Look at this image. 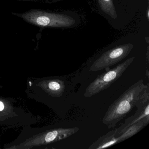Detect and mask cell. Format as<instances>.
<instances>
[{
    "mask_svg": "<svg viewBox=\"0 0 149 149\" xmlns=\"http://www.w3.org/2000/svg\"><path fill=\"white\" fill-rule=\"evenodd\" d=\"M146 86L143 79H140L129 87L109 106L103 118V124L108 129L115 128L118 123L136 107L140 93Z\"/></svg>",
    "mask_w": 149,
    "mask_h": 149,
    "instance_id": "cell-1",
    "label": "cell"
},
{
    "mask_svg": "<svg viewBox=\"0 0 149 149\" xmlns=\"http://www.w3.org/2000/svg\"><path fill=\"white\" fill-rule=\"evenodd\" d=\"M12 14L23 19L28 23L42 27H69L76 22L74 19L66 15L37 9H32L22 13H12Z\"/></svg>",
    "mask_w": 149,
    "mask_h": 149,
    "instance_id": "cell-2",
    "label": "cell"
},
{
    "mask_svg": "<svg viewBox=\"0 0 149 149\" xmlns=\"http://www.w3.org/2000/svg\"><path fill=\"white\" fill-rule=\"evenodd\" d=\"M135 57H130L113 68L105 70L102 73L91 83L85 89L84 96L90 97L109 88L122 76L134 61Z\"/></svg>",
    "mask_w": 149,
    "mask_h": 149,
    "instance_id": "cell-3",
    "label": "cell"
},
{
    "mask_svg": "<svg viewBox=\"0 0 149 149\" xmlns=\"http://www.w3.org/2000/svg\"><path fill=\"white\" fill-rule=\"evenodd\" d=\"M133 44L126 43L117 46L104 52L95 61L91 66L89 71L96 72L109 68L125 58L133 49Z\"/></svg>",
    "mask_w": 149,
    "mask_h": 149,
    "instance_id": "cell-4",
    "label": "cell"
},
{
    "mask_svg": "<svg viewBox=\"0 0 149 149\" xmlns=\"http://www.w3.org/2000/svg\"><path fill=\"white\" fill-rule=\"evenodd\" d=\"M80 128H59L52 129L44 132L41 136V144L44 145L66 139L78 132Z\"/></svg>",
    "mask_w": 149,
    "mask_h": 149,
    "instance_id": "cell-5",
    "label": "cell"
},
{
    "mask_svg": "<svg viewBox=\"0 0 149 149\" xmlns=\"http://www.w3.org/2000/svg\"><path fill=\"white\" fill-rule=\"evenodd\" d=\"M136 108V111L135 114L127 118L121 126L117 128V136L132 125L138 122L144 118L149 116V103Z\"/></svg>",
    "mask_w": 149,
    "mask_h": 149,
    "instance_id": "cell-6",
    "label": "cell"
},
{
    "mask_svg": "<svg viewBox=\"0 0 149 149\" xmlns=\"http://www.w3.org/2000/svg\"><path fill=\"white\" fill-rule=\"evenodd\" d=\"M118 143L116 129L100 137L88 148V149H102Z\"/></svg>",
    "mask_w": 149,
    "mask_h": 149,
    "instance_id": "cell-7",
    "label": "cell"
},
{
    "mask_svg": "<svg viewBox=\"0 0 149 149\" xmlns=\"http://www.w3.org/2000/svg\"><path fill=\"white\" fill-rule=\"evenodd\" d=\"M149 123V116H148L132 125L118 136V143H121L136 135L146 126Z\"/></svg>",
    "mask_w": 149,
    "mask_h": 149,
    "instance_id": "cell-8",
    "label": "cell"
},
{
    "mask_svg": "<svg viewBox=\"0 0 149 149\" xmlns=\"http://www.w3.org/2000/svg\"><path fill=\"white\" fill-rule=\"evenodd\" d=\"M65 89V82L60 79H53L47 81V90L54 97H61Z\"/></svg>",
    "mask_w": 149,
    "mask_h": 149,
    "instance_id": "cell-9",
    "label": "cell"
},
{
    "mask_svg": "<svg viewBox=\"0 0 149 149\" xmlns=\"http://www.w3.org/2000/svg\"><path fill=\"white\" fill-rule=\"evenodd\" d=\"M101 10L113 19L118 16L113 0H97Z\"/></svg>",
    "mask_w": 149,
    "mask_h": 149,
    "instance_id": "cell-10",
    "label": "cell"
},
{
    "mask_svg": "<svg viewBox=\"0 0 149 149\" xmlns=\"http://www.w3.org/2000/svg\"><path fill=\"white\" fill-rule=\"evenodd\" d=\"M5 108V105L2 102L0 101V111L3 110Z\"/></svg>",
    "mask_w": 149,
    "mask_h": 149,
    "instance_id": "cell-11",
    "label": "cell"
},
{
    "mask_svg": "<svg viewBox=\"0 0 149 149\" xmlns=\"http://www.w3.org/2000/svg\"><path fill=\"white\" fill-rule=\"evenodd\" d=\"M146 59H147V61H148V62H149V48H148V47H147V54H146Z\"/></svg>",
    "mask_w": 149,
    "mask_h": 149,
    "instance_id": "cell-12",
    "label": "cell"
},
{
    "mask_svg": "<svg viewBox=\"0 0 149 149\" xmlns=\"http://www.w3.org/2000/svg\"><path fill=\"white\" fill-rule=\"evenodd\" d=\"M147 19L148 20H149V8H147Z\"/></svg>",
    "mask_w": 149,
    "mask_h": 149,
    "instance_id": "cell-13",
    "label": "cell"
},
{
    "mask_svg": "<svg viewBox=\"0 0 149 149\" xmlns=\"http://www.w3.org/2000/svg\"><path fill=\"white\" fill-rule=\"evenodd\" d=\"M146 74L147 75V77H148V78H149V71H148V69L146 70Z\"/></svg>",
    "mask_w": 149,
    "mask_h": 149,
    "instance_id": "cell-14",
    "label": "cell"
},
{
    "mask_svg": "<svg viewBox=\"0 0 149 149\" xmlns=\"http://www.w3.org/2000/svg\"><path fill=\"white\" fill-rule=\"evenodd\" d=\"M29 1H34V0H29Z\"/></svg>",
    "mask_w": 149,
    "mask_h": 149,
    "instance_id": "cell-15",
    "label": "cell"
}]
</instances>
